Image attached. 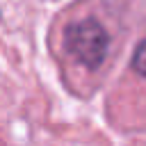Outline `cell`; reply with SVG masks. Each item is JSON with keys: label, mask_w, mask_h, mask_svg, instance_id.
<instances>
[{"label": "cell", "mask_w": 146, "mask_h": 146, "mask_svg": "<svg viewBox=\"0 0 146 146\" xmlns=\"http://www.w3.org/2000/svg\"><path fill=\"white\" fill-rule=\"evenodd\" d=\"M66 52L84 68H98L105 62L110 48V34L96 18H82L66 27L64 32Z\"/></svg>", "instance_id": "obj_1"}, {"label": "cell", "mask_w": 146, "mask_h": 146, "mask_svg": "<svg viewBox=\"0 0 146 146\" xmlns=\"http://www.w3.org/2000/svg\"><path fill=\"white\" fill-rule=\"evenodd\" d=\"M132 68H135L141 78H146V36L137 43V48H135V52H132Z\"/></svg>", "instance_id": "obj_2"}]
</instances>
